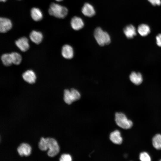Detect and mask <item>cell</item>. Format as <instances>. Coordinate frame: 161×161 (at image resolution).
<instances>
[{"mask_svg": "<svg viewBox=\"0 0 161 161\" xmlns=\"http://www.w3.org/2000/svg\"><path fill=\"white\" fill-rule=\"evenodd\" d=\"M94 35L97 43L100 46L108 45L111 42V38L109 34L100 27L95 29Z\"/></svg>", "mask_w": 161, "mask_h": 161, "instance_id": "cell-1", "label": "cell"}, {"mask_svg": "<svg viewBox=\"0 0 161 161\" xmlns=\"http://www.w3.org/2000/svg\"><path fill=\"white\" fill-rule=\"evenodd\" d=\"M49 14L57 18H63L67 15L68 10L64 6L54 3H52L49 9Z\"/></svg>", "mask_w": 161, "mask_h": 161, "instance_id": "cell-2", "label": "cell"}, {"mask_svg": "<svg viewBox=\"0 0 161 161\" xmlns=\"http://www.w3.org/2000/svg\"><path fill=\"white\" fill-rule=\"evenodd\" d=\"M80 97V94L76 89L72 88L70 90L66 89L64 90V100L65 103L70 104L74 101L79 100Z\"/></svg>", "mask_w": 161, "mask_h": 161, "instance_id": "cell-3", "label": "cell"}, {"mask_svg": "<svg viewBox=\"0 0 161 161\" xmlns=\"http://www.w3.org/2000/svg\"><path fill=\"white\" fill-rule=\"evenodd\" d=\"M115 121L119 126L123 129H129L133 125L132 121L128 119L125 115L121 112L115 113Z\"/></svg>", "mask_w": 161, "mask_h": 161, "instance_id": "cell-4", "label": "cell"}, {"mask_svg": "<svg viewBox=\"0 0 161 161\" xmlns=\"http://www.w3.org/2000/svg\"><path fill=\"white\" fill-rule=\"evenodd\" d=\"M47 154L50 157H54L59 153L60 151V147L57 141L54 138L51 137H47Z\"/></svg>", "mask_w": 161, "mask_h": 161, "instance_id": "cell-5", "label": "cell"}, {"mask_svg": "<svg viewBox=\"0 0 161 161\" xmlns=\"http://www.w3.org/2000/svg\"><path fill=\"white\" fill-rule=\"evenodd\" d=\"M32 148L28 143H21L17 148L18 154L21 157H27L31 154Z\"/></svg>", "mask_w": 161, "mask_h": 161, "instance_id": "cell-6", "label": "cell"}, {"mask_svg": "<svg viewBox=\"0 0 161 161\" xmlns=\"http://www.w3.org/2000/svg\"><path fill=\"white\" fill-rule=\"evenodd\" d=\"M12 27L11 21L5 18H0V31L1 33H5L10 30Z\"/></svg>", "mask_w": 161, "mask_h": 161, "instance_id": "cell-7", "label": "cell"}, {"mask_svg": "<svg viewBox=\"0 0 161 161\" xmlns=\"http://www.w3.org/2000/svg\"><path fill=\"white\" fill-rule=\"evenodd\" d=\"M16 46L22 52L27 51L29 48V45L28 39L23 37L19 38L15 41Z\"/></svg>", "mask_w": 161, "mask_h": 161, "instance_id": "cell-8", "label": "cell"}, {"mask_svg": "<svg viewBox=\"0 0 161 161\" xmlns=\"http://www.w3.org/2000/svg\"><path fill=\"white\" fill-rule=\"evenodd\" d=\"M22 77L24 81L27 83L32 84L35 83L36 79V75L32 70H28L23 73Z\"/></svg>", "mask_w": 161, "mask_h": 161, "instance_id": "cell-9", "label": "cell"}, {"mask_svg": "<svg viewBox=\"0 0 161 161\" xmlns=\"http://www.w3.org/2000/svg\"><path fill=\"white\" fill-rule=\"evenodd\" d=\"M74 51L72 47L70 45H64L62 49L61 54L63 57L66 59H71L74 56Z\"/></svg>", "mask_w": 161, "mask_h": 161, "instance_id": "cell-10", "label": "cell"}, {"mask_svg": "<svg viewBox=\"0 0 161 161\" xmlns=\"http://www.w3.org/2000/svg\"><path fill=\"white\" fill-rule=\"evenodd\" d=\"M70 24L72 28L75 30L81 29L83 27L84 25L82 19L78 16H74L72 18Z\"/></svg>", "mask_w": 161, "mask_h": 161, "instance_id": "cell-11", "label": "cell"}, {"mask_svg": "<svg viewBox=\"0 0 161 161\" xmlns=\"http://www.w3.org/2000/svg\"><path fill=\"white\" fill-rule=\"evenodd\" d=\"M81 11L85 16L91 17L95 14V11L93 7L90 4L86 3L82 8Z\"/></svg>", "mask_w": 161, "mask_h": 161, "instance_id": "cell-12", "label": "cell"}, {"mask_svg": "<svg viewBox=\"0 0 161 161\" xmlns=\"http://www.w3.org/2000/svg\"><path fill=\"white\" fill-rule=\"evenodd\" d=\"M29 36L31 40L36 44L40 43L43 38L42 33L40 32L35 30L32 31L30 32Z\"/></svg>", "mask_w": 161, "mask_h": 161, "instance_id": "cell-13", "label": "cell"}, {"mask_svg": "<svg viewBox=\"0 0 161 161\" xmlns=\"http://www.w3.org/2000/svg\"><path fill=\"white\" fill-rule=\"evenodd\" d=\"M110 139L113 143L116 144H121L123 141L120 133V131L117 130L111 133L110 135Z\"/></svg>", "mask_w": 161, "mask_h": 161, "instance_id": "cell-14", "label": "cell"}, {"mask_svg": "<svg viewBox=\"0 0 161 161\" xmlns=\"http://www.w3.org/2000/svg\"><path fill=\"white\" fill-rule=\"evenodd\" d=\"M123 31L126 37L129 39L133 38L136 35V29L134 26L131 24L125 27Z\"/></svg>", "mask_w": 161, "mask_h": 161, "instance_id": "cell-15", "label": "cell"}, {"mask_svg": "<svg viewBox=\"0 0 161 161\" xmlns=\"http://www.w3.org/2000/svg\"><path fill=\"white\" fill-rule=\"evenodd\" d=\"M129 78L133 83L136 85L141 84L143 80L141 74L135 72H133L131 73L129 76Z\"/></svg>", "mask_w": 161, "mask_h": 161, "instance_id": "cell-16", "label": "cell"}, {"mask_svg": "<svg viewBox=\"0 0 161 161\" xmlns=\"http://www.w3.org/2000/svg\"><path fill=\"white\" fill-rule=\"evenodd\" d=\"M31 15L32 19L35 21H38L43 18L42 12L39 8H32L31 10Z\"/></svg>", "mask_w": 161, "mask_h": 161, "instance_id": "cell-17", "label": "cell"}, {"mask_svg": "<svg viewBox=\"0 0 161 161\" xmlns=\"http://www.w3.org/2000/svg\"><path fill=\"white\" fill-rule=\"evenodd\" d=\"M137 31L141 36H145L150 33V29L148 25L145 24H142L138 26Z\"/></svg>", "mask_w": 161, "mask_h": 161, "instance_id": "cell-18", "label": "cell"}, {"mask_svg": "<svg viewBox=\"0 0 161 161\" xmlns=\"http://www.w3.org/2000/svg\"><path fill=\"white\" fill-rule=\"evenodd\" d=\"M1 59L3 64L5 66H9L13 64L10 53L3 54L1 57Z\"/></svg>", "mask_w": 161, "mask_h": 161, "instance_id": "cell-19", "label": "cell"}, {"mask_svg": "<svg viewBox=\"0 0 161 161\" xmlns=\"http://www.w3.org/2000/svg\"><path fill=\"white\" fill-rule=\"evenodd\" d=\"M152 144L156 149H161V134H157L153 137L152 140Z\"/></svg>", "mask_w": 161, "mask_h": 161, "instance_id": "cell-20", "label": "cell"}, {"mask_svg": "<svg viewBox=\"0 0 161 161\" xmlns=\"http://www.w3.org/2000/svg\"><path fill=\"white\" fill-rule=\"evenodd\" d=\"M13 64L18 65L21 63L22 58L21 55L17 52H12L10 53Z\"/></svg>", "mask_w": 161, "mask_h": 161, "instance_id": "cell-21", "label": "cell"}, {"mask_svg": "<svg viewBox=\"0 0 161 161\" xmlns=\"http://www.w3.org/2000/svg\"><path fill=\"white\" fill-rule=\"evenodd\" d=\"M38 146L40 149L41 151H45L47 150V138H41L38 143Z\"/></svg>", "mask_w": 161, "mask_h": 161, "instance_id": "cell-22", "label": "cell"}, {"mask_svg": "<svg viewBox=\"0 0 161 161\" xmlns=\"http://www.w3.org/2000/svg\"><path fill=\"white\" fill-rule=\"evenodd\" d=\"M141 161H151L150 157L148 153L145 152H141L139 156Z\"/></svg>", "mask_w": 161, "mask_h": 161, "instance_id": "cell-23", "label": "cell"}, {"mask_svg": "<svg viewBox=\"0 0 161 161\" xmlns=\"http://www.w3.org/2000/svg\"><path fill=\"white\" fill-rule=\"evenodd\" d=\"M59 161H72V158L69 154H64L61 155Z\"/></svg>", "mask_w": 161, "mask_h": 161, "instance_id": "cell-24", "label": "cell"}, {"mask_svg": "<svg viewBox=\"0 0 161 161\" xmlns=\"http://www.w3.org/2000/svg\"><path fill=\"white\" fill-rule=\"evenodd\" d=\"M152 5H160L161 4V0H148Z\"/></svg>", "mask_w": 161, "mask_h": 161, "instance_id": "cell-25", "label": "cell"}, {"mask_svg": "<svg viewBox=\"0 0 161 161\" xmlns=\"http://www.w3.org/2000/svg\"><path fill=\"white\" fill-rule=\"evenodd\" d=\"M156 43L157 45L161 47V34H158L156 37Z\"/></svg>", "mask_w": 161, "mask_h": 161, "instance_id": "cell-26", "label": "cell"}, {"mask_svg": "<svg viewBox=\"0 0 161 161\" xmlns=\"http://www.w3.org/2000/svg\"><path fill=\"white\" fill-rule=\"evenodd\" d=\"M1 1L5 2L7 0H0Z\"/></svg>", "mask_w": 161, "mask_h": 161, "instance_id": "cell-27", "label": "cell"}, {"mask_svg": "<svg viewBox=\"0 0 161 161\" xmlns=\"http://www.w3.org/2000/svg\"><path fill=\"white\" fill-rule=\"evenodd\" d=\"M56 0V1H62L63 0Z\"/></svg>", "mask_w": 161, "mask_h": 161, "instance_id": "cell-28", "label": "cell"}, {"mask_svg": "<svg viewBox=\"0 0 161 161\" xmlns=\"http://www.w3.org/2000/svg\"><path fill=\"white\" fill-rule=\"evenodd\" d=\"M159 161H161V160H160Z\"/></svg>", "mask_w": 161, "mask_h": 161, "instance_id": "cell-29", "label": "cell"}]
</instances>
